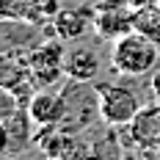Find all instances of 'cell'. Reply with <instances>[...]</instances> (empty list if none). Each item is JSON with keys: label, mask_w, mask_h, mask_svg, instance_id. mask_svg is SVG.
<instances>
[{"label": "cell", "mask_w": 160, "mask_h": 160, "mask_svg": "<svg viewBox=\"0 0 160 160\" xmlns=\"http://www.w3.org/2000/svg\"><path fill=\"white\" fill-rule=\"evenodd\" d=\"M160 58V44L138 31H130L113 42L111 50V66L113 72L127 75V78H141L149 75Z\"/></svg>", "instance_id": "obj_1"}, {"label": "cell", "mask_w": 160, "mask_h": 160, "mask_svg": "<svg viewBox=\"0 0 160 160\" xmlns=\"http://www.w3.org/2000/svg\"><path fill=\"white\" fill-rule=\"evenodd\" d=\"M97 113L111 127H127L141 111L138 94L124 83H97Z\"/></svg>", "instance_id": "obj_2"}, {"label": "cell", "mask_w": 160, "mask_h": 160, "mask_svg": "<svg viewBox=\"0 0 160 160\" xmlns=\"http://www.w3.org/2000/svg\"><path fill=\"white\" fill-rule=\"evenodd\" d=\"M64 61H66V52L58 42H47V44H33L28 50V64H31V78L36 83V88H50L55 86L61 75H66L64 69Z\"/></svg>", "instance_id": "obj_3"}, {"label": "cell", "mask_w": 160, "mask_h": 160, "mask_svg": "<svg viewBox=\"0 0 160 160\" xmlns=\"http://www.w3.org/2000/svg\"><path fill=\"white\" fill-rule=\"evenodd\" d=\"M0 86L3 88H11L22 105L28 108L31 97L39 91L36 83L31 78V64H28V52H17V50H8V52H0Z\"/></svg>", "instance_id": "obj_4"}, {"label": "cell", "mask_w": 160, "mask_h": 160, "mask_svg": "<svg viewBox=\"0 0 160 160\" xmlns=\"http://www.w3.org/2000/svg\"><path fill=\"white\" fill-rule=\"evenodd\" d=\"M132 8H130L127 3H122V0H108L94 17V31L97 36H102V39H108V42H116L119 36H124V33L132 31Z\"/></svg>", "instance_id": "obj_5"}, {"label": "cell", "mask_w": 160, "mask_h": 160, "mask_svg": "<svg viewBox=\"0 0 160 160\" xmlns=\"http://www.w3.org/2000/svg\"><path fill=\"white\" fill-rule=\"evenodd\" d=\"M130 144L138 149H152L160 146V102H149L141 105V111L135 113V119L127 124Z\"/></svg>", "instance_id": "obj_6"}, {"label": "cell", "mask_w": 160, "mask_h": 160, "mask_svg": "<svg viewBox=\"0 0 160 160\" xmlns=\"http://www.w3.org/2000/svg\"><path fill=\"white\" fill-rule=\"evenodd\" d=\"M25 111L31 113V119H33L36 127H55V124L66 116L69 108H66V97L42 88V91H36V94L31 97V102H28Z\"/></svg>", "instance_id": "obj_7"}, {"label": "cell", "mask_w": 160, "mask_h": 160, "mask_svg": "<svg viewBox=\"0 0 160 160\" xmlns=\"http://www.w3.org/2000/svg\"><path fill=\"white\" fill-rule=\"evenodd\" d=\"M50 25H52V33L61 42H78V39H83L88 33L94 19L88 17V11H80V8H61L50 19Z\"/></svg>", "instance_id": "obj_8"}, {"label": "cell", "mask_w": 160, "mask_h": 160, "mask_svg": "<svg viewBox=\"0 0 160 160\" xmlns=\"http://www.w3.org/2000/svg\"><path fill=\"white\" fill-rule=\"evenodd\" d=\"M66 75L75 80V83H88L99 75L102 69V61L91 47H75L66 52V61H64Z\"/></svg>", "instance_id": "obj_9"}, {"label": "cell", "mask_w": 160, "mask_h": 160, "mask_svg": "<svg viewBox=\"0 0 160 160\" xmlns=\"http://www.w3.org/2000/svg\"><path fill=\"white\" fill-rule=\"evenodd\" d=\"M3 124H6V132H8V155L11 158H14L17 152H22L31 141H36V138H31L36 124H33L31 113L25 111V108L17 113V116H11L8 122H3Z\"/></svg>", "instance_id": "obj_10"}, {"label": "cell", "mask_w": 160, "mask_h": 160, "mask_svg": "<svg viewBox=\"0 0 160 160\" xmlns=\"http://www.w3.org/2000/svg\"><path fill=\"white\" fill-rule=\"evenodd\" d=\"M132 31L149 36L152 42L160 44V6H144V8H135L132 14Z\"/></svg>", "instance_id": "obj_11"}, {"label": "cell", "mask_w": 160, "mask_h": 160, "mask_svg": "<svg viewBox=\"0 0 160 160\" xmlns=\"http://www.w3.org/2000/svg\"><path fill=\"white\" fill-rule=\"evenodd\" d=\"M33 0H0V19L3 22H31Z\"/></svg>", "instance_id": "obj_12"}, {"label": "cell", "mask_w": 160, "mask_h": 160, "mask_svg": "<svg viewBox=\"0 0 160 160\" xmlns=\"http://www.w3.org/2000/svg\"><path fill=\"white\" fill-rule=\"evenodd\" d=\"M22 108H25L22 99H19L11 88H3V86H0V122H8V119L17 116Z\"/></svg>", "instance_id": "obj_13"}, {"label": "cell", "mask_w": 160, "mask_h": 160, "mask_svg": "<svg viewBox=\"0 0 160 160\" xmlns=\"http://www.w3.org/2000/svg\"><path fill=\"white\" fill-rule=\"evenodd\" d=\"M0 155H8V132L3 122H0Z\"/></svg>", "instance_id": "obj_14"}, {"label": "cell", "mask_w": 160, "mask_h": 160, "mask_svg": "<svg viewBox=\"0 0 160 160\" xmlns=\"http://www.w3.org/2000/svg\"><path fill=\"white\" fill-rule=\"evenodd\" d=\"M122 3H127L130 8L135 11V8H144V6H158L160 0H122Z\"/></svg>", "instance_id": "obj_15"}, {"label": "cell", "mask_w": 160, "mask_h": 160, "mask_svg": "<svg viewBox=\"0 0 160 160\" xmlns=\"http://www.w3.org/2000/svg\"><path fill=\"white\" fill-rule=\"evenodd\" d=\"M144 152V160H160V146H152V149H141Z\"/></svg>", "instance_id": "obj_16"}, {"label": "cell", "mask_w": 160, "mask_h": 160, "mask_svg": "<svg viewBox=\"0 0 160 160\" xmlns=\"http://www.w3.org/2000/svg\"><path fill=\"white\" fill-rule=\"evenodd\" d=\"M86 160H119V158H113V155H88Z\"/></svg>", "instance_id": "obj_17"}, {"label": "cell", "mask_w": 160, "mask_h": 160, "mask_svg": "<svg viewBox=\"0 0 160 160\" xmlns=\"http://www.w3.org/2000/svg\"><path fill=\"white\" fill-rule=\"evenodd\" d=\"M152 88H155V99H158V102H160V75H158V78H155V86H152Z\"/></svg>", "instance_id": "obj_18"}, {"label": "cell", "mask_w": 160, "mask_h": 160, "mask_svg": "<svg viewBox=\"0 0 160 160\" xmlns=\"http://www.w3.org/2000/svg\"><path fill=\"white\" fill-rule=\"evenodd\" d=\"M0 160H11V155H0Z\"/></svg>", "instance_id": "obj_19"}, {"label": "cell", "mask_w": 160, "mask_h": 160, "mask_svg": "<svg viewBox=\"0 0 160 160\" xmlns=\"http://www.w3.org/2000/svg\"><path fill=\"white\" fill-rule=\"evenodd\" d=\"M33 3H44V0H33Z\"/></svg>", "instance_id": "obj_20"}]
</instances>
